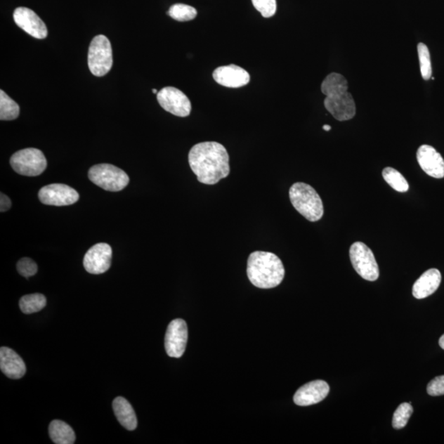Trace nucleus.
Wrapping results in <instances>:
<instances>
[{"instance_id":"1","label":"nucleus","mask_w":444,"mask_h":444,"mask_svg":"<svg viewBox=\"0 0 444 444\" xmlns=\"http://www.w3.org/2000/svg\"><path fill=\"white\" fill-rule=\"evenodd\" d=\"M230 157L223 145L204 142L195 145L189 153V163L197 181L214 185L230 175Z\"/></svg>"},{"instance_id":"2","label":"nucleus","mask_w":444,"mask_h":444,"mask_svg":"<svg viewBox=\"0 0 444 444\" xmlns=\"http://www.w3.org/2000/svg\"><path fill=\"white\" fill-rule=\"evenodd\" d=\"M321 91L326 96L325 108L333 117L339 122L355 117V100L348 91V83L344 76L337 72L328 74L322 81Z\"/></svg>"},{"instance_id":"3","label":"nucleus","mask_w":444,"mask_h":444,"mask_svg":"<svg viewBox=\"0 0 444 444\" xmlns=\"http://www.w3.org/2000/svg\"><path fill=\"white\" fill-rule=\"evenodd\" d=\"M247 275L251 283L260 289H272L282 283L285 268L276 254L264 251L250 254L247 262Z\"/></svg>"},{"instance_id":"4","label":"nucleus","mask_w":444,"mask_h":444,"mask_svg":"<svg viewBox=\"0 0 444 444\" xmlns=\"http://www.w3.org/2000/svg\"><path fill=\"white\" fill-rule=\"evenodd\" d=\"M289 200L299 214L311 222L320 221L325 209L317 191L306 183H294L289 191Z\"/></svg>"},{"instance_id":"5","label":"nucleus","mask_w":444,"mask_h":444,"mask_svg":"<svg viewBox=\"0 0 444 444\" xmlns=\"http://www.w3.org/2000/svg\"><path fill=\"white\" fill-rule=\"evenodd\" d=\"M89 177L96 185L110 192L122 191L129 183L127 174L110 164H99L91 167Z\"/></svg>"},{"instance_id":"6","label":"nucleus","mask_w":444,"mask_h":444,"mask_svg":"<svg viewBox=\"0 0 444 444\" xmlns=\"http://www.w3.org/2000/svg\"><path fill=\"white\" fill-rule=\"evenodd\" d=\"M113 65L112 47L107 37L98 35L91 42L89 51V67L94 76L107 74Z\"/></svg>"},{"instance_id":"7","label":"nucleus","mask_w":444,"mask_h":444,"mask_svg":"<svg viewBox=\"0 0 444 444\" xmlns=\"http://www.w3.org/2000/svg\"><path fill=\"white\" fill-rule=\"evenodd\" d=\"M14 171L24 176H38L46 171V158L37 148H25L14 153L11 159Z\"/></svg>"},{"instance_id":"8","label":"nucleus","mask_w":444,"mask_h":444,"mask_svg":"<svg viewBox=\"0 0 444 444\" xmlns=\"http://www.w3.org/2000/svg\"><path fill=\"white\" fill-rule=\"evenodd\" d=\"M350 259L352 266L362 278L374 282L379 277V269L374 255L368 246L355 242L351 246Z\"/></svg>"},{"instance_id":"9","label":"nucleus","mask_w":444,"mask_h":444,"mask_svg":"<svg viewBox=\"0 0 444 444\" xmlns=\"http://www.w3.org/2000/svg\"><path fill=\"white\" fill-rule=\"evenodd\" d=\"M157 98L162 107L178 117H189L192 110L191 103L188 96L178 89L166 86L157 94Z\"/></svg>"},{"instance_id":"10","label":"nucleus","mask_w":444,"mask_h":444,"mask_svg":"<svg viewBox=\"0 0 444 444\" xmlns=\"http://www.w3.org/2000/svg\"><path fill=\"white\" fill-rule=\"evenodd\" d=\"M38 197L43 204L57 207L72 205L79 200L78 192L63 183L43 187Z\"/></svg>"},{"instance_id":"11","label":"nucleus","mask_w":444,"mask_h":444,"mask_svg":"<svg viewBox=\"0 0 444 444\" xmlns=\"http://www.w3.org/2000/svg\"><path fill=\"white\" fill-rule=\"evenodd\" d=\"M188 341V327L181 318L173 320L169 325L165 337L166 353L174 358H181L185 353Z\"/></svg>"},{"instance_id":"12","label":"nucleus","mask_w":444,"mask_h":444,"mask_svg":"<svg viewBox=\"0 0 444 444\" xmlns=\"http://www.w3.org/2000/svg\"><path fill=\"white\" fill-rule=\"evenodd\" d=\"M112 260V249L108 244L99 243L89 249L85 254L84 265L86 271L94 275L108 271Z\"/></svg>"},{"instance_id":"13","label":"nucleus","mask_w":444,"mask_h":444,"mask_svg":"<svg viewBox=\"0 0 444 444\" xmlns=\"http://www.w3.org/2000/svg\"><path fill=\"white\" fill-rule=\"evenodd\" d=\"M14 22L29 35L37 39H45L48 30L44 22L32 9L20 7L13 13Z\"/></svg>"},{"instance_id":"14","label":"nucleus","mask_w":444,"mask_h":444,"mask_svg":"<svg viewBox=\"0 0 444 444\" xmlns=\"http://www.w3.org/2000/svg\"><path fill=\"white\" fill-rule=\"evenodd\" d=\"M329 391V385L325 381H312L297 390L294 395V403L301 407L315 405L325 400Z\"/></svg>"},{"instance_id":"15","label":"nucleus","mask_w":444,"mask_h":444,"mask_svg":"<svg viewBox=\"0 0 444 444\" xmlns=\"http://www.w3.org/2000/svg\"><path fill=\"white\" fill-rule=\"evenodd\" d=\"M419 166L428 176L442 178L444 177V160L440 153L429 145H422L417 153Z\"/></svg>"},{"instance_id":"16","label":"nucleus","mask_w":444,"mask_h":444,"mask_svg":"<svg viewBox=\"0 0 444 444\" xmlns=\"http://www.w3.org/2000/svg\"><path fill=\"white\" fill-rule=\"evenodd\" d=\"M212 76L217 84L230 89L241 88L250 81L249 72L235 65L217 67Z\"/></svg>"},{"instance_id":"17","label":"nucleus","mask_w":444,"mask_h":444,"mask_svg":"<svg viewBox=\"0 0 444 444\" xmlns=\"http://www.w3.org/2000/svg\"><path fill=\"white\" fill-rule=\"evenodd\" d=\"M0 370L11 379H19L26 374V365L15 351L8 347L0 349Z\"/></svg>"},{"instance_id":"18","label":"nucleus","mask_w":444,"mask_h":444,"mask_svg":"<svg viewBox=\"0 0 444 444\" xmlns=\"http://www.w3.org/2000/svg\"><path fill=\"white\" fill-rule=\"evenodd\" d=\"M442 276L436 268H431L424 273L414 282L412 294L414 298L422 300L436 292L440 286Z\"/></svg>"},{"instance_id":"19","label":"nucleus","mask_w":444,"mask_h":444,"mask_svg":"<svg viewBox=\"0 0 444 444\" xmlns=\"http://www.w3.org/2000/svg\"><path fill=\"white\" fill-rule=\"evenodd\" d=\"M113 409L115 417L122 426L128 431H134L138 426V419L134 410L128 400L122 397L114 400Z\"/></svg>"},{"instance_id":"20","label":"nucleus","mask_w":444,"mask_h":444,"mask_svg":"<svg viewBox=\"0 0 444 444\" xmlns=\"http://www.w3.org/2000/svg\"><path fill=\"white\" fill-rule=\"evenodd\" d=\"M49 433L52 441L56 444H72L76 440L74 429L59 419H55L50 424Z\"/></svg>"},{"instance_id":"21","label":"nucleus","mask_w":444,"mask_h":444,"mask_svg":"<svg viewBox=\"0 0 444 444\" xmlns=\"http://www.w3.org/2000/svg\"><path fill=\"white\" fill-rule=\"evenodd\" d=\"M46 298L42 294H27L21 298L19 307L23 313L31 315L43 310L46 306Z\"/></svg>"},{"instance_id":"22","label":"nucleus","mask_w":444,"mask_h":444,"mask_svg":"<svg viewBox=\"0 0 444 444\" xmlns=\"http://www.w3.org/2000/svg\"><path fill=\"white\" fill-rule=\"evenodd\" d=\"M19 113H20V108L15 101L9 98L3 90L0 91V119H16Z\"/></svg>"},{"instance_id":"23","label":"nucleus","mask_w":444,"mask_h":444,"mask_svg":"<svg viewBox=\"0 0 444 444\" xmlns=\"http://www.w3.org/2000/svg\"><path fill=\"white\" fill-rule=\"evenodd\" d=\"M384 181L393 188V190L400 192H405L409 190V183L405 177L396 169L386 167L383 171Z\"/></svg>"},{"instance_id":"24","label":"nucleus","mask_w":444,"mask_h":444,"mask_svg":"<svg viewBox=\"0 0 444 444\" xmlns=\"http://www.w3.org/2000/svg\"><path fill=\"white\" fill-rule=\"evenodd\" d=\"M169 16L178 22L191 21L197 17V12L194 7L183 4H174L167 13Z\"/></svg>"},{"instance_id":"25","label":"nucleus","mask_w":444,"mask_h":444,"mask_svg":"<svg viewBox=\"0 0 444 444\" xmlns=\"http://www.w3.org/2000/svg\"><path fill=\"white\" fill-rule=\"evenodd\" d=\"M417 51L422 78L424 80L431 79L432 78V65L429 48L424 43H419Z\"/></svg>"},{"instance_id":"26","label":"nucleus","mask_w":444,"mask_h":444,"mask_svg":"<svg viewBox=\"0 0 444 444\" xmlns=\"http://www.w3.org/2000/svg\"><path fill=\"white\" fill-rule=\"evenodd\" d=\"M413 413L412 405L407 403L400 404L393 414V426L396 429H400L407 426L410 417Z\"/></svg>"},{"instance_id":"27","label":"nucleus","mask_w":444,"mask_h":444,"mask_svg":"<svg viewBox=\"0 0 444 444\" xmlns=\"http://www.w3.org/2000/svg\"><path fill=\"white\" fill-rule=\"evenodd\" d=\"M252 3L263 18H271L277 12V0H252Z\"/></svg>"},{"instance_id":"28","label":"nucleus","mask_w":444,"mask_h":444,"mask_svg":"<svg viewBox=\"0 0 444 444\" xmlns=\"http://www.w3.org/2000/svg\"><path fill=\"white\" fill-rule=\"evenodd\" d=\"M17 269L22 277L28 278L34 276L37 273V265L32 259L23 258L19 260L17 264Z\"/></svg>"},{"instance_id":"29","label":"nucleus","mask_w":444,"mask_h":444,"mask_svg":"<svg viewBox=\"0 0 444 444\" xmlns=\"http://www.w3.org/2000/svg\"><path fill=\"white\" fill-rule=\"evenodd\" d=\"M427 393L433 397L444 395V375L438 376L427 386Z\"/></svg>"},{"instance_id":"30","label":"nucleus","mask_w":444,"mask_h":444,"mask_svg":"<svg viewBox=\"0 0 444 444\" xmlns=\"http://www.w3.org/2000/svg\"><path fill=\"white\" fill-rule=\"evenodd\" d=\"M11 199H9L7 195H4L3 192H1V197H0V211H1V212L6 211L8 209H11Z\"/></svg>"},{"instance_id":"31","label":"nucleus","mask_w":444,"mask_h":444,"mask_svg":"<svg viewBox=\"0 0 444 444\" xmlns=\"http://www.w3.org/2000/svg\"><path fill=\"white\" fill-rule=\"evenodd\" d=\"M439 346L444 350V334L440 337V339H439Z\"/></svg>"},{"instance_id":"32","label":"nucleus","mask_w":444,"mask_h":444,"mask_svg":"<svg viewBox=\"0 0 444 444\" xmlns=\"http://www.w3.org/2000/svg\"><path fill=\"white\" fill-rule=\"evenodd\" d=\"M322 129L323 130H325V131H330L332 128L330 125L325 124V125H323Z\"/></svg>"},{"instance_id":"33","label":"nucleus","mask_w":444,"mask_h":444,"mask_svg":"<svg viewBox=\"0 0 444 444\" xmlns=\"http://www.w3.org/2000/svg\"><path fill=\"white\" fill-rule=\"evenodd\" d=\"M152 93H155V94H157L159 93V91H157V89H152Z\"/></svg>"}]
</instances>
